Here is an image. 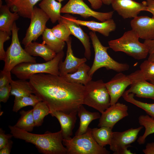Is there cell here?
I'll return each mask as SVG.
<instances>
[{"label": "cell", "instance_id": "obj_1", "mask_svg": "<svg viewBox=\"0 0 154 154\" xmlns=\"http://www.w3.org/2000/svg\"><path fill=\"white\" fill-rule=\"evenodd\" d=\"M29 80L34 94L46 104L50 112L69 114L77 112L83 104V85L68 82L59 75L46 73L33 74Z\"/></svg>", "mask_w": 154, "mask_h": 154}, {"label": "cell", "instance_id": "obj_2", "mask_svg": "<svg viewBox=\"0 0 154 154\" xmlns=\"http://www.w3.org/2000/svg\"><path fill=\"white\" fill-rule=\"evenodd\" d=\"M10 133L14 138L34 145L39 152L44 154H67L62 143V131L55 133L47 131L44 134L33 133L9 125Z\"/></svg>", "mask_w": 154, "mask_h": 154}, {"label": "cell", "instance_id": "obj_3", "mask_svg": "<svg viewBox=\"0 0 154 154\" xmlns=\"http://www.w3.org/2000/svg\"><path fill=\"white\" fill-rule=\"evenodd\" d=\"M89 34L94 51V61L88 72L90 76L92 77L96 71L102 67L118 72L129 69V66L127 64L119 63L110 57L107 52L109 47L105 46L102 44L95 32L90 31Z\"/></svg>", "mask_w": 154, "mask_h": 154}, {"label": "cell", "instance_id": "obj_4", "mask_svg": "<svg viewBox=\"0 0 154 154\" xmlns=\"http://www.w3.org/2000/svg\"><path fill=\"white\" fill-rule=\"evenodd\" d=\"M139 37L132 29L125 32L120 37L108 42L110 48L115 52H122L134 58L141 60L149 53L146 45L140 42Z\"/></svg>", "mask_w": 154, "mask_h": 154}, {"label": "cell", "instance_id": "obj_5", "mask_svg": "<svg viewBox=\"0 0 154 154\" xmlns=\"http://www.w3.org/2000/svg\"><path fill=\"white\" fill-rule=\"evenodd\" d=\"M64 56L63 51L56 54L52 60L42 63L23 62L11 70V72L19 79H29L32 75L39 73H46L59 75V66Z\"/></svg>", "mask_w": 154, "mask_h": 154}, {"label": "cell", "instance_id": "obj_6", "mask_svg": "<svg viewBox=\"0 0 154 154\" xmlns=\"http://www.w3.org/2000/svg\"><path fill=\"white\" fill-rule=\"evenodd\" d=\"M92 129L88 127L86 131L71 139H63L62 143L67 154H109L110 152L100 146L93 137Z\"/></svg>", "mask_w": 154, "mask_h": 154}, {"label": "cell", "instance_id": "obj_7", "mask_svg": "<svg viewBox=\"0 0 154 154\" xmlns=\"http://www.w3.org/2000/svg\"><path fill=\"white\" fill-rule=\"evenodd\" d=\"M85 86L83 104L94 108L101 114L110 106V98L102 80L89 82Z\"/></svg>", "mask_w": 154, "mask_h": 154}, {"label": "cell", "instance_id": "obj_8", "mask_svg": "<svg viewBox=\"0 0 154 154\" xmlns=\"http://www.w3.org/2000/svg\"><path fill=\"white\" fill-rule=\"evenodd\" d=\"M19 29L15 22L11 31V43L6 51L3 70L11 71L18 64L23 62L36 63V58L28 54L21 47L19 41L18 32Z\"/></svg>", "mask_w": 154, "mask_h": 154}, {"label": "cell", "instance_id": "obj_9", "mask_svg": "<svg viewBox=\"0 0 154 154\" xmlns=\"http://www.w3.org/2000/svg\"><path fill=\"white\" fill-rule=\"evenodd\" d=\"M61 13L78 14L86 19L93 17L102 22L112 19L114 11L100 12L95 11L90 8L83 0H69L62 7Z\"/></svg>", "mask_w": 154, "mask_h": 154}, {"label": "cell", "instance_id": "obj_10", "mask_svg": "<svg viewBox=\"0 0 154 154\" xmlns=\"http://www.w3.org/2000/svg\"><path fill=\"white\" fill-rule=\"evenodd\" d=\"M143 126L131 128L123 132H113L110 149L114 154H133L127 148L136 140L139 133Z\"/></svg>", "mask_w": 154, "mask_h": 154}, {"label": "cell", "instance_id": "obj_11", "mask_svg": "<svg viewBox=\"0 0 154 154\" xmlns=\"http://www.w3.org/2000/svg\"><path fill=\"white\" fill-rule=\"evenodd\" d=\"M49 19L41 9L34 6L30 25L22 42L25 46L33 41H36L42 35L46 29V24Z\"/></svg>", "mask_w": 154, "mask_h": 154}, {"label": "cell", "instance_id": "obj_12", "mask_svg": "<svg viewBox=\"0 0 154 154\" xmlns=\"http://www.w3.org/2000/svg\"><path fill=\"white\" fill-rule=\"evenodd\" d=\"M111 4L114 11L124 19L133 18L141 11L147 10L145 1L140 3L133 0H112Z\"/></svg>", "mask_w": 154, "mask_h": 154}, {"label": "cell", "instance_id": "obj_13", "mask_svg": "<svg viewBox=\"0 0 154 154\" xmlns=\"http://www.w3.org/2000/svg\"><path fill=\"white\" fill-rule=\"evenodd\" d=\"M128 106L119 102L110 106L102 113L98 126H106L112 129L119 120L128 116Z\"/></svg>", "mask_w": 154, "mask_h": 154}, {"label": "cell", "instance_id": "obj_14", "mask_svg": "<svg viewBox=\"0 0 154 154\" xmlns=\"http://www.w3.org/2000/svg\"><path fill=\"white\" fill-rule=\"evenodd\" d=\"M132 84L127 75L122 72L116 74L108 82L105 83L110 98V106L117 102L126 88Z\"/></svg>", "mask_w": 154, "mask_h": 154}, {"label": "cell", "instance_id": "obj_15", "mask_svg": "<svg viewBox=\"0 0 154 154\" xmlns=\"http://www.w3.org/2000/svg\"><path fill=\"white\" fill-rule=\"evenodd\" d=\"M130 25L139 38L145 40L154 39V17L137 16L131 21Z\"/></svg>", "mask_w": 154, "mask_h": 154}, {"label": "cell", "instance_id": "obj_16", "mask_svg": "<svg viewBox=\"0 0 154 154\" xmlns=\"http://www.w3.org/2000/svg\"><path fill=\"white\" fill-rule=\"evenodd\" d=\"M58 21V23H62L67 25L70 31L71 35L80 41L85 49V57L87 59L90 60L91 55L90 36L84 32L80 26V25L70 19L68 13L61 16Z\"/></svg>", "mask_w": 154, "mask_h": 154}, {"label": "cell", "instance_id": "obj_17", "mask_svg": "<svg viewBox=\"0 0 154 154\" xmlns=\"http://www.w3.org/2000/svg\"><path fill=\"white\" fill-rule=\"evenodd\" d=\"M66 42L67 50L66 57L64 61L61 62L59 66V76L61 77L67 74L75 72L80 65L86 62L87 60L85 57L79 58L74 55L72 48V39L70 37Z\"/></svg>", "mask_w": 154, "mask_h": 154}, {"label": "cell", "instance_id": "obj_18", "mask_svg": "<svg viewBox=\"0 0 154 154\" xmlns=\"http://www.w3.org/2000/svg\"><path fill=\"white\" fill-rule=\"evenodd\" d=\"M69 18L72 20L80 25L84 26L92 31L97 32L105 37H108L110 33L115 31L116 25L114 20L112 19L104 22H98L94 21H84L77 19L68 13Z\"/></svg>", "mask_w": 154, "mask_h": 154}, {"label": "cell", "instance_id": "obj_19", "mask_svg": "<svg viewBox=\"0 0 154 154\" xmlns=\"http://www.w3.org/2000/svg\"><path fill=\"white\" fill-rule=\"evenodd\" d=\"M77 112L67 114L63 112L55 111L50 112V114L56 117L60 124L63 138L71 139L73 130L77 120Z\"/></svg>", "mask_w": 154, "mask_h": 154}, {"label": "cell", "instance_id": "obj_20", "mask_svg": "<svg viewBox=\"0 0 154 154\" xmlns=\"http://www.w3.org/2000/svg\"><path fill=\"white\" fill-rule=\"evenodd\" d=\"M40 0H5L6 5L13 12L24 18H31L35 5Z\"/></svg>", "mask_w": 154, "mask_h": 154}, {"label": "cell", "instance_id": "obj_21", "mask_svg": "<svg viewBox=\"0 0 154 154\" xmlns=\"http://www.w3.org/2000/svg\"><path fill=\"white\" fill-rule=\"evenodd\" d=\"M24 49L31 56L41 57L46 62L52 60L56 54L43 41L41 43L31 42L25 46Z\"/></svg>", "mask_w": 154, "mask_h": 154}, {"label": "cell", "instance_id": "obj_22", "mask_svg": "<svg viewBox=\"0 0 154 154\" xmlns=\"http://www.w3.org/2000/svg\"><path fill=\"white\" fill-rule=\"evenodd\" d=\"M140 69L127 75L132 83L141 80H154V62L148 60H145L140 66Z\"/></svg>", "mask_w": 154, "mask_h": 154}, {"label": "cell", "instance_id": "obj_23", "mask_svg": "<svg viewBox=\"0 0 154 154\" xmlns=\"http://www.w3.org/2000/svg\"><path fill=\"white\" fill-rule=\"evenodd\" d=\"M130 88L125 91L133 94L135 96L149 98L154 100V84L147 81L141 80L132 83Z\"/></svg>", "mask_w": 154, "mask_h": 154}, {"label": "cell", "instance_id": "obj_24", "mask_svg": "<svg viewBox=\"0 0 154 154\" xmlns=\"http://www.w3.org/2000/svg\"><path fill=\"white\" fill-rule=\"evenodd\" d=\"M11 11L7 5L0 6V30L11 35L13 23L20 16L17 13Z\"/></svg>", "mask_w": 154, "mask_h": 154}, {"label": "cell", "instance_id": "obj_25", "mask_svg": "<svg viewBox=\"0 0 154 154\" xmlns=\"http://www.w3.org/2000/svg\"><path fill=\"white\" fill-rule=\"evenodd\" d=\"M90 69V67L85 62L83 63L75 72L67 74L62 77L68 82L85 86L92 80V77L88 74Z\"/></svg>", "mask_w": 154, "mask_h": 154}, {"label": "cell", "instance_id": "obj_26", "mask_svg": "<svg viewBox=\"0 0 154 154\" xmlns=\"http://www.w3.org/2000/svg\"><path fill=\"white\" fill-rule=\"evenodd\" d=\"M83 105L80 106L77 112L80 122L75 135H79L85 133L90 122L94 120L99 119L101 117L99 112H90L87 110Z\"/></svg>", "mask_w": 154, "mask_h": 154}, {"label": "cell", "instance_id": "obj_27", "mask_svg": "<svg viewBox=\"0 0 154 154\" xmlns=\"http://www.w3.org/2000/svg\"><path fill=\"white\" fill-rule=\"evenodd\" d=\"M39 6L48 16L52 23H55L60 19L61 2L56 0H42Z\"/></svg>", "mask_w": 154, "mask_h": 154}, {"label": "cell", "instance_id": "obj_28", "mask_svg": "<svg viewBox=\"0 0 154 154\" xmlns=\"http://www.w3.org/2000/svg\"><path fill=\"white\" fill-rule=\"evenodd\" d=\"M10 95L19 97L34 94V91L29 81L20 79L11 81Z\"/></svg>", "mask_w": 154, "mask_h": 154}, {"label": "cell", "instance_id": "obj_29", "mask_svg": "<svg viewBox=\"0 0 154 154\" xmlns=\"http://www.w3.org/2000/svg\"><path fill=\"white\" fill-rule=\"evenodd\" d=\"M112 130L106 126H102L99 128H94L92 129V135L97 143L100 146L104 147L111 143L113 133Z\"/></svg>", "mask_w": 154, "mask_h": 154}, {"label": "cell", "instance_id": "obj_30", "mask_svg": "<svg viewBox=\"0 0 154 154\" xmlns=\"http://www.w3.org/2000/svg\"><path fill=\"white\" fill-rule=\"evenodd\" d=\"M42 39L56 54L63 50L65 42L57 38L53 33L51 29L46 28L42 35Z\"/></svg>", "mask_w": 154, "mask_h": 154}, {"label": "cell", "instance_id": "obj_31", "mask_svg": "<svg viewBox=\"0 0 154 154\" xmlns=\"http://www.w3.org/2000/svg\"><path fill=\"white\" fill-rule=\"evenodd\" d=\"M21 117L14 125L21 129L29 132L33 131L35 126L33 109L25 111H21L19 112Z\"/></svg>", "mask_w": 154, "mask_h": 154}, {"label": "cell", "instance_id": "obj_32", "mask_svg": "<svg viewBox=\"0 0 154 154\" xmlns=\"http://www.w3.org/2000/svg\"><path fill=\"white\" fill-rule=\"evenodd\" d=\"M138 119L139 124L145 129L143 135L140 136L137 141L139 144L142 145L145 143L147 136L154 133V119L148 115H141Z\"/></svg>", "mask_w": 154, "mask_h": 154}, {"label": "cell", "instance_id": "obj_33", "mask_svg": "<svg viewBox=\"0 0 154 154\" xmlns=\"http://www.w3.org/2000/svg\"><path fill=\"white\" fill-rule=\"evenodd\" d=\"M41 100L35 95H30L19 97H15L12 110L17 112L20 109L27 106H34Z\"/></svg>", "mask_w": 154, "mask_h": 154}, {"label": "cell", "instance_id": "obj_34", "mask_svg": "<svg viewBox=\"0 0 154 154\" xmlns=\"http://www.w3.org/2000/svg\"><path fill=\"white\" fill-rule=\"evenodd\" d=\"M50 110L44 102L41 101L37 103L33 109V114L35 123V126H41L44 117L50 114Z\"/></svg>", "mask_w": 154, "mask_h": 154}, {"label": "cell", "instance_id": "obj_35", "mask_svg": "<svg viewBox=\"0 0 154 154\" xmlns=\"http://www.w3.org/2000/svg\"><path fill=\"white\" fill-rule=\"evenodd\" d=\"M133 93H128L125 91L122 96L126 101L144 110L145 112L154 119V103H147L135 99Z\"/></svg>", "mask_w": 154, "mask_h": 154}, {"label": "cell", "instance_id": "obj_36", "mask_svg": "<svg viewBox=\"0 0 154 154\" xmlns=\"http://www.w3.org/2000/svg\"><path fill=\"white\" fill-rule=\"evenodd\" d=\"M51 30L53 34L60 40L66 42L69 40L71 35L68 27L64 23H58V24L54 26Z\"/></svg>", "mask_w": 154, "mask_h": 154}, {"label": "cell", "instance_id": "obj_37", "mask_svg": "<svg viewBox=\"0 0 154 154\" xmlns=\"http://www.w3.org/2000/svg\"><path fill=\"white\" fill-rule=\"evenodd\" d=\"M11 35L7 32L0 30V60L4 61L6 51L4 50V44L10 38Z\"/></svg>", "mask_w": 154, "mask_h": 154}, {"label": "cell", "instance_id": "obj_38", "mask_svg": "<svg viewBox=\"0 0 154 154\" xmlns=\"http://www.w3.org/2000/svg\"><path fill=\"white\" fill-rule=\"evenodd\" d=\"M11 71L1 70L0 72V87L10 84L12 80Z\"/></svg>", "mask_w": 154, "mask_h": 154}, {"label": "cell", "instance_id": "obj_39", "mask_svg": "<svg viewBox=\"0 0 154 154\" xmlns=\"http://www.w3.org/2000/svg\"><path fill=\"white\" fill-rule=\"evenodd\" d=\"M10 84L0 87V102L6 103L10 95Z\"/></svg>", "mask_w": 154, "mask_h": 154}, {"label": "cell", "instance_id": "obj_40", "mask_svg": "<svg viewBox=\"0 0 154 154\" xmlns=\"http://www.w3.org/2000/svg\"><path fill=\"white\" fill-rule=\"evenodd\" d=\"M13 137L11 134H5V131L2 128H0V149L8 143Z\"/></svg>", "mask_w": 154, "mask_h": 154}, {"label": "cell", "instance_id": "obj_41", "mask_svg": "<svg viewBox=\"0 0 154 154\" xmlns=\"http://www.w3.org/2000/svg\"><path fill=\"white\" fill-rule=\"evenodd\" d=\"M13 144V141L10 139L8 143L0 149V154H9Z\"/></svg>", "mask_w": 154, "mask_h": 154}, {"label": "cell", "instance_id": "obj_42", "mask_svg": "<svg viewBox=\"0 0 154 154\" xmlns=\"http://www.w3.org/2000/svg\"><path fill=\"white\" fill-rule=\"evenodd\" d=\"M142 151L145 154H154V142L147 143Z\"/></svg>", "mask_w": 154, "mask_h": 154}, {"label": "cell", "instance_id": "obj_43", "mask_svg": "<svg viewBox=\"0 0 154 154\" xmlns=\"http://www.w3.org/2000/svg\"><path fill=\"white\" fill-rule=\"evenodd\" d=\"M147 5V11L151 13L154 17V0H145Z\"/></svg>", "mask_w": 154, "mask_h": 154}, {"label": "cell", "instance_id": "obj_44", "mask_svg": "<svg viewBox=\"0 0 154 154\" xmlns=\"http://www.w3.org/2000/svg\"><path fill=\"white\" fill-rule=\"evenodd\" d=\"M90 3L92 7L94 9H100L103 3L101 0H87Z\"/></svg>", "mask_w": 154, "mask_h": 154}, {"label": "cell", "instance_id": "obj_45", "mask_svg": "<svg viewBox=\"0 0 154 154\" xmlns=\"http://www.w3.org/2000/svg\"><path fill=\"white\" fill-rule=\"evenodd\" d=\"M144 43L148 48L149 54L154 53V39L145 40Z\"/></svg>", "mask_w": 154, "mask_h": 154}, {"label": "cell", "instance_id": "obj_46", "mask_svg": "<svg viewBox=\"0 0 154 154\" xmlns=\"http://www.w3.org/2000/svg\"><path fill=\"white\" fill-rule=\"evenodd\" d=\"M103 4L107 5L111 4L112 0H101Z\"/></svg>", "mask_w": 154, "mask_h": 154}, {"label": "cell", "instance_id": "obj_47", "mask_svg": "<svg viewBox=\"0 0 154 154\" xmlns=\"http://www.w3.org/2000/svg\"><path fill=\"white\" fill-rule=\"evenodd\" d=\"M149 54L148 60L154 62V53Z\"/></svg>", "mask_w": 154, "mask_h": 154}, {"label": "cell", "instance_id": "obj_48", "mask_svg": "<svg viewBox=\"0 0 154 154\" xmlns=\"http://www.w3.org/2000/svg\"><path fill=\"white\" fill-rule=\"evenodd\" d=\"M58 1L61 2L62 1H63L64 0H56Z\"/></svg>", "mask_w": 154, "mask_h": 154}, {"label": "cell", "instance_id": "obj_49", "mask_svg": "<svg viewBox=\"0 0 154 154\" xmlns=\"http://www.w3.org/2000/svg\"><path fill=\"white\" fill-rule=\"evenodd\" d=\"M150 83L153 84H154V80L150 81Z\"/></svg>", "mask_w": 154, "mask_h": 154}]
</instances>
